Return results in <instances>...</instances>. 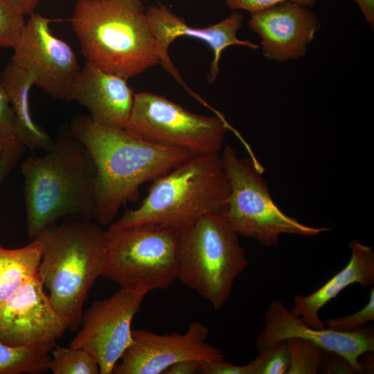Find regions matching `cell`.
<instances>
[{
	"mask_svg": "<svg viewBox=\"0 0 374 374\" xmlns=\"http://www.w3.org/2000/svg\"><path fill=\"white\" fill-rule=\"evenodd\" d=\"M220 156L230 186L222 215L239 236L270 247L278 244L283 234L311 237L330 229L303 224L284 213L273 201L262 175L264 168L256 159L239 157L229 145Z\"/></svg>",
	"mask_w": 374,
	"mask_h": 374,
	"instance_id": "52a82bcc",
	"label": "cell"
},
{
	"mask_svg": "<svg viewBox=\"0 0 374 374\" xmlns=\"http://www.w3.org/2000/svg\"><path fill=\"white\" fill-rule=\"evenodd\" d=\"M56 344L11 346L0 341V374H39L49 370Z\"/></svg>",
	"mask_w": 374,
	"mask_h": 374,
	"instance_id": "44dd1931",
	"label": "cell"
},
{
	"mask_svg": "<svg viewBox=\"0 0 374 374\" xmlns=\"http://www.w3.org/2000/svg\"><path fill=\"white\" fill-rule=\"evenodd\" d=\"M238 237L222 213L205 215L179 232L178 280L215 310L225 305L248 265Z\"/></svg>",
	"mask_w": 374,
	"mask_h": 374,
	"instance_id": "8992f818",
	"label": "cell"
},
{
	"mask_svg": "<svg viewBox=\"0 0 374 374\" xmlns=\"http://www.w3.org/2000/svg\"><path fill=\"white\" fill-rule=\"evenodd\" d=\"M37 273L0 305V341L11 346L56 344L67 324Z\"/></svg>",
	"mask_w": 374,
	"mask_h": 374,
	"instance_id": "5bb4252c",
	"label": "cell"
},
{
	"mask_svg": "<svg viewBox=\"0 0 374 374\" xmlns=\"http://www.w3.org/2000/svg\"><path fill=\"white\" fill-rule=\"evenodd\" d=\"M351 256L346 266L333 276L317 290L308 295H295L291 312L310 326L326 328L319 312L331 299L351 284L357 283L362 289L374 283V252L371 247L356 239L349 244Z\"/></svg>",
	"mask_w": 374,
	"mask_h": 374,
	"instance_id": "ac0fdd59",
	"label": "cell"
},
{
	"mask_svg": "<svg viewBox=\"0 0 374 374\" xmlns=\"http://www.w3.org/2000/svg\"><path fill=\"white\" fill-rule=\"evenodd\" d=\"M87 62L127 80L161 64L142 0H77L71 19Z\"/></svg>",
	"mask_w": 374,
	"mask_h": 374,
	"instance_id": "3957f363",
	"label": "cell"
},
{
	"mask_svg": "<svg viewBox=\"0 0 374 374\" xmlns=\"http://www.w3.org/2000/svg\"><path fill=\"white\" fill-rule=\"evenodd\" d=\"M25 24L24 14L11 0H0L1 48H13Z\"/></svg>",
	"mask_w": 374,
	"mask_h": 374,
	"instance_id": "d4e9b609",
	"label": "cell"
},
{
	"mask_svg": "<svg viewBox=\"0 0 374 374\" xmlns=\"http://www.w3.org/2000/svg\"><path fill=\"white\" fill-rule=\"evenodd\" d=\"M73 136L89 154L96 171L95 220L112 224L121 208L135 201L140 187L153 181L193 156L145 141L125 129L105 127L89 116H75Z\"/></svg>",
	"mask_w": 374,
	"mask_h": 374,
	"instance_id": "6da1fadb",
	"label": "cell"
},
{
	"mask_svg": "<svg viewBox=\"0 0 374 374\" xmlns=\"http://www.w3.org/2000/svg\"><path fill=\"white\" fill-rule=\"evenodd\" d=\"M229 195L220 154L193 155L153 181L141 204L109 229L145 226L181 231L205 215L223 213Z\"/></svg>",
	"mask_w": 374,
	"mask_h": 374,
	"instance_id": "277c9868",
	"label": "cell"
},
{
	"mask_svg": "<svg viewBox=\"0 0 374 374\" xmlns=\"http://www.w3.org/2000/svg\"><path fill=\"white\" fill-rule=\"evenodd\" d=\"M284 2H293L311 8L316 4L317 0H225L229 8L233 10H243L251 15Z\"/></svg>",
	"mask_w": 374,
	"mask_h": 374,
	"instance_id": "83f0119b",
	"label": "cell"
},
{
	"mask_svg": "<svg viewBox=\"0 0 374 374\" xmlns=\"http://www.w3.org/2000/svg\"><path fill=\"white\" fill-rule=\"evenodd\" d=\"M251 363L254 374H287L290 357L286 340L279 341L258 352Z\"/></svg>",
	"mask_w": 374,
	"mask_h": 374,
	"instance_id": "cb8c5ba5",
	"label": "cell"
},
{
	"mask_svg": "<svg viewBox=\"0 0 374 374\" xmlns=\"http://www.w3.org/2000/svg\"><path fill=\"white\" fill-rule=\"evenodd\" d=\"M286 341L290 357L287 374H317L326 350L301 338H290Z\"/></svg>",
	"mask_w": 374,
	"mask_h": 374,
	"instance_id": "603a6c76",
	"label": "cell"
},
{
	"mask_svg": "<svg viewBox=\"0 0 374 374\" xmlns=\"http://www.w3.org/2000/svg\"><path fill=\"white\" fill-rule=\"evenodd\" d=\"M249 27L260 38L263 56L284 62L303 58L321 28L310 8L284 2L251 15Z\"/></svg>",
	"mask_w": 374,
	"mask_h": 374,
	"instance_id": "2e32d148",
	"label": "cell"
},
{
	"mask_svg": "<svg viewBox=\"0 0 374 374\" xmlns=\"http://www.w3.org/2000/svg\"><path fill=\"white\" fill-rule=\"evenodd\" d=\"M145 294L120 288L96 301L82 314L76 335L69 346L87 350L98 362L100 374H111L124 351L132 343V323L141 311Z\"/></svg>",
	"mask_w": 374,
	"mask_h": 374,
	"instance_id": "8fae6325",
	"label": "cell"
},
{
	"mask_svg": "<svg viewBox=\"0 0 374 374\" xmlns=\"http://www.w3.org/2000/svg\"><path fill=\"white\" fill-rule=\"evenodd\" d=\"M21 166L27 233L30 240L62 217L95 219L96 171L93 161L69 127L53 145Z\"/></svg>",
	"mask_w": 374,
	"mask_h": 374,
	"instance_id": "7a4b0ae2",
	"label": "cell"
},
{
	"mask_svg": "<svg viewBox=\"0 0 374 374\" xmlns=\"http://www.w3.org/2000/svg\"><path fill=\"white\" fill-rule=\"evenodd\" d=\"M50 22L37 13L30 15L12 48L11 61L26 71L35 86L46 94L71 101L73 84L81 68L71 47L53 35Z\"/></svg>",
	"mask_w": 374,
	"mask_h": 374,
	"instance_id": "30bf717a",
	"label": "cell"
},
{
	"mask_svg": "<svg viewBox=\"0 0 374 374\" xmlns=\"http://www.w3.org/2000/svg\"><path fill=\"white\" fill-rule=\"evenodd\" d=\"M25 149L16 137L0 134V186L19 162Z\"/></svg>",
	"mask_w": 374,
	"mask_h": 374,
	"instance_id": "4316f807",
	"label": "cell"
},
{
	"mask_svg": "<svg viewBox=\"0 0 374 374\" xmlns=\"http://www.w3.org/2000/svg\"><path fill=\"white\" fill-rule=\"evenodd\" d=\"M41 257L38 238L17 249L0 244V305L38 273Z\"/></svg>",
	"mask_w": 374,
	"mask_h": 374,
	"instance_id": "ffe728a7",
	"label": "cell"
},
{
	"mask_svg": "<svg viewBox=\"0 0 374 374\" xmlns=\"http://www.w3.org/2000/svg\"><path fill=\"white\" fill-rule=\"evenodd\" d=\"M24 14L31 15L34 12L40 0H11Z\"/></svg>",
	"mask_w": 374,
	"mask_h": 374,
	"instance_id": "836d02e7",
	"label": "cell"
},
{
	"mask_svg": "<svg viewBox=\"0 0 374 374\" xmlns=\"http://www.w3.org/2000/svg\"><path fill=\"white\" fill-rule=\"evenodd\" d=\"M125 130L152 143L199 155L220 153L232 127L220 114H197L163 96L141 91L134 93Z\"/></svg>",
	"mask_w": 374,
	"mask_h": 374,
	"instance_id": "9c48e42d",
	"label": "cell"
},
{
	"mask_svg": "<svg viewBox=\"0 0 374 374\" xmlns=\"http://www.w3.org/2000/svg\"><path fill=\"white\" fill-rule=\"evenodd\" d=\"M179 232L145 226L108 229L102 276L120 288L145 295L153 290L168 289L178 280Z\"/></svg>",
	"mask_w": 374,
	"mask_h": 374,
	"instance_id": "ba28073f",
	"label": "cell"
},
{
	"mask_svg": "<svg viewBox=\"0 0 374 374\" xmlns=\"http://www.w3.org/2000/svg\"><path fill=\"white\" fill-rule=\"evenodd\" d=\"M374 321V287L372 286L368 303L360 310L346 317L328 319L325 326L328 328L344 332L359 330L369 321Z\"/></svg>",
	"mask_w": 374,
	"mask_h": 374,
	"instance_id": "484cf974",
	"label": "cell"
},
{
	"mask_svg": "<svg viewBox=\"0 0 374 374\" xmlns=\"http://www.w3.org/2000/svg\"><path fill=\"white\" fill-rule=\"evenodd\" d=\"M37 238L42 247L38 274L53 306L68 329L77 332L89 291L103 271L105 231L91 220L70 217Z\"/></svg>",
	"mask_w": 374,
	"mask_h": 374,
	"instance_id": "5b68a950",
	"label": "cell"
},
{
	"mask_svg": "<svg viewBox=\"0 0 374 374\" xmlns=\"http://www.w3.org/2000/svg\"><path fill=\"white\" fill-rule=\"evenodd\" d=\"M208 328L192 322L184 334L159 335L150 330H132V343L123 353L114 374H161L177 362L222 360V351L208 343Z\"/></svg>",
	"mask_w": 374,
	"mask_h": 374,
	"instance_id": "7c38bea8",
	"label": "cell"
},
{
	"mask_svg": "<svg viewBox=\"0 0 374 374\" xmlns=\"http://www.w3.org/2000/svg\"><path fill=\"white\" fill-rule=\"evenodd\" d=\"M146 15L155 35L161 64L194 98L197 94L184 82L169 56L168 48L175 39L179 37L195 38L205 42L212 49L213 59L207 75L209 83L215 82L217 79L220 72L219 62L225 48L233 45L251 49L259 48L250 40L238 38L237 33L244 20V15L238 10H233L223 20L204 28L188 26L184 19L161 3L146 8Z\"/></svg>",
	"mask_w": 374,
	"mask_h": 374,
	"instance_id": "4fadbf2b",
	"label": "cell"
},
{
	"mask_svg": "<svg viewBox=\"0 0 374 374\" xmlns=\"http://www.w3.org/2000/svg\"><path fill=\"white\" fill-rule=\"evenodd\" d=\"M319 371L322 373H355L348 362L339 355L325 351Z\"/></svg>",
	"mask_w": 374,
	"mask_h": 374,
	"instance_id": "4dcf8cb0",
	"label": "cell"
},
{
	"mask_svg": "<svg viewBox=\"0 0 374 374\" xmlns=\"http://www.w3.org/2000/svg\"><path fill=\"white\" fill-rule=\"evenodd\" d=\"M127 80L86 61L73 84L72 100L87 108L94 123L126 129L134 98Z\"/></svg>",
	"mask_w": 374,
	"mask_h": 374,
	"instance_id": "e0dca14e",
	"label": "cell"
},
{
	"mask_svg": "<svg viewBox=\"0 0 374 374\" xmlns=\"http://www.w3.org/2000/svg\"><path fill=\"white\" fill-rule=\"evenodd\" d=\"M201 362L194 359L184 360L168 368L166 374H197L200 373Z\"/></svg>",
	"mask_w": 374,
	"mask_h": 374,
	"instance_id": "1f68e13d",
	"label": "cell"
},
{
	"mask_svg": "<svg viewBox=\"0 0 374 374\" xmlns=\"http://www.w3.org/2000/svg\"><path fill=\"white\" fill-rule=\"evenodd\" d=\"M295 337L311 341L325 350L339 355L348 362L355 373H362L364 368L359 362V357L374 350L371 331L362 328L344 332L328 328H315L294 315L281 301H273L265 312L264 327L256 339L258 352L279 341Z\"/></svg>",
	"mask_w": 374,
	"mask_h": 374,
	"instance_id": "9a60e30c",
	"label": "cell"
},
{
	"mask_svg": "<svg viewBox=\"0 0 374 374\" xmlns=\"http://www.w3.org/2000/svg\"><path fill=\"white\" fill-rule=\"evenodd\" d=\"M15 121V137L26 148L33 152L46 151L54 140L34 121L30 103V91L35 86L32 77L12 61L0 74Z\"/></svg>",
	"mask_w": 374,
	"mask_h": 374,
	"instance_id": "d6986e66",
	"label": "cell"
},
{
	"mask_svg": "<svg viewBox=\"0 0 374 374\" xmlns=\"http://www.w3.org/2000/svg\"><path fill=\"white\" fill-rule=\"evenodd\" d=\"M360 8L366 21L374 28V0H354Z\"/></svg>",
	"mask_w": 374,
	"mask_h": 374,
	"instance_id": "d6a6232c",
	"label": "cell"
},
{
	"mask_svg": "<svg viewBox=\"0 0 374 374\" xmlns=\"http://www.w3.org/2000/svg\"><path fill=\"white\" fill-rule=\"evenodd\" d=\"M49 370L54 374H99L96 360L85 350L55 344Z\"/></svg>",
	"mask_w": 374,
	"mask_h": 374,
	"instance_id": "7402d4cb",
	"label": "cell"
},
{
	"mask_svg": "<svg viewBox=\"0 0 374 374\" xmlns=\"http://www.w3.org/2000/svg\"><path fill=\"white\" fill-rule=\"evenodd\" d=\"M0 134L15 137V121L6 91L0 84Z\"/></svg>",
	"mask_w": 374,
	"mask_h": 374,
	"instance_id": "f546056e",
	"label": "cell"
},
{
	"mask_svg": "<svg viewBox=\"0 0 374 374\" xmlns=\"http://www.w3.org/2000/svg\"><path fill=\"white\" fill-rule=\"evenodd\" d=\"M202 374H254L251 362L245 365H235L222 360L201 362Z\"/></svg>",
	"mask_w": 374,
	"mask_h": 374,
	"instance_id": "f1b7e54d",
	"label": "cell"
}]
</instances>
